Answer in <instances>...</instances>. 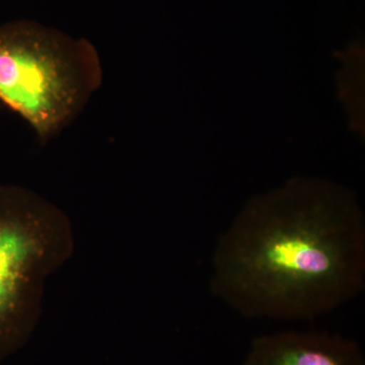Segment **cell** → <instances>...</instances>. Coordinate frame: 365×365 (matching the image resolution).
Instances as JSON below:
<instances>
[{"mask_svg": "<svg viewBox=\"0 0 365 365\" xmlns=\"http://www.w3.org/2000/svg\"><path fill=\"white\" fill-rule=\"evenodd\" d=\"M364 287V212L321 180L252 199L213 250L209 289L246 318L313 321Z\"/></svg>", "mask_w": 365, "mask_h": 365, "instance_id": "obj_1", "label": "cell"}, {"mask_svg": "<svg viewBox=\"0 0 365 365\" xmlns=\"http://www.w3.org/2000/svg\"><path fill=\"white\" fill-rule=\"evenodd\" d=\"M102 83V62L90 41L32 21L0 25V103L41 143L68 126Z\"/></svg>", "mask_w": 365, "mask_h": 365, "instance_id": "obj_2", "label": "cell"}, {"mask_svg": "<svg viewBox=\"0 0 365 365\" xmlns=\"http://www.w3.org/2000/svg\"><path fill=\"white\" fill-rule=\"evenodd\" d=\"M74 248L64 211L24 187L0 186V356L25 344L34 332L46 280Z\"/></svg>", "mask_w": 365, "mask_h": 365, "instance_id": "obj_3", "label": "cell"}, {"mask_svg": "<svg viewBox=\"0 0 365 365\" xmlns=\"http://www.w3.org/2000/svg\"><path fill=\"white\" fill-rule=\"evenodd\" d=\"M242 365H365V359L339 334L287 331L256 338Z\"/></svg>", "mask_w": 365, "mask_h": 365, "instance_id": "obj_4", "label": "cell"}]
</instances>
